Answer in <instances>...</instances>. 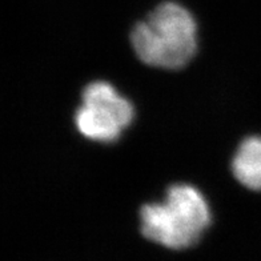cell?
Listing matches in <instances>:
<instances>
[{"instance_id":"obj_2","label":"cell","mask_w":261,"mask_h":261,"mask_svg":"<svg viewBox=\"0 0 261 261\" xmlns=\"http://www.w3.org/2000/svg\"><path fill=\"white\" fill-rule=\"evenodd\" d=\"M211 224V211L199 189L176 184L162 203L145 204L140 211L141 233L168 249L191 248L203 237Z\"/></svg>"},{"instance_id":"obj_1","label":"cell","mask_w":261,"mask_h":261,"mask_svg":"<svg viewBox=\"0 0 261 261\" xmlns=\"http://www.w3.org/2000/svg\"><path fill=\"white\" fill-rule=\"evenodd\" d=\"M130 43L141 62L164 69H179L197 48V24L192 14L176 2H165L139 21Z\"/></svg>"},{"instance_id":"obj_3","label":"cell","mask_w":261,"mask_h":261,"mask_svg":"<svg viewBox=\"0 0 261 261\" xmlns=\"http://www.w3.org/2000/svg\"><path fill=\"white\" fill-rule=\"evenodd\" d=\"M134 120V107L110 83L93 82L84 88L75 123L83 136L112 143Z\"/></svg>"},{"instance_id":"obj_4","label":"cell","mask_w":261,"mask_h":261,"mask_svg":"<svg viewBox=\"0 0 261 261\" xmlns=\"http://www.w3.org/2000/svg\"><path fill=\"white\" fill-rule=\"evenodd\" d=\"M237 181L252 191H261V136L245 139L232 160Z\"/></svg>"}]
</instances>
